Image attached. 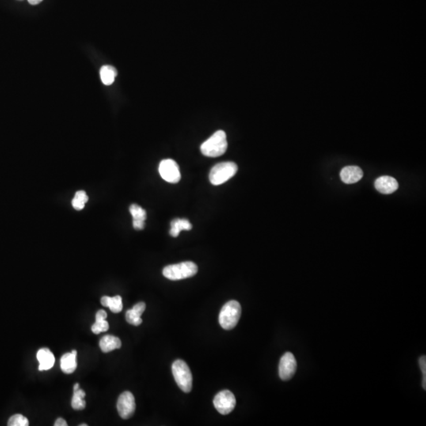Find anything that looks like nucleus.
<instances>
[{
	"label": "nucleus",
	"mask_w": 426,
	"mask_h": 426,
	"mask_svg": "<svg viewBox=\"0 0 426 426\" xmlns=\"http://www.w3.org/2000/svg\"><path fill=\"white\" fill-rule=\"evenodd\" d=\"M419 365H420L421 370L423 372L424 377H426V356H422L419 359Z\"/></svg>",
	"instance_id": "b1692460"
},
{
	"label": "nucleus",
	"mask_w": 426,
	"mask_h": 426,
	"mask_svg": "<svg viewBox=\"0 0 426 426\" xmlns=\"http://www.w3.org/2000/svg\"><path fill=\"white\" fill-rule=\"evenodd\" d=\"M130 212L133 216V226L135 230H143L145 228V221L146 219V212L138 205H131Z\"/></svg>",
	"instance_id": "ddd939ff"
},
{
	"label": "nucleus",
	"mask_w": 426,
	"mask_h": 426,
	"mask_svg": "<svg viewBox=\"0 0 426 426\" xmlns=\"http://www.w3.org/2000/svg\"><path fill=\"white\" fill-rule=\"evenodd\" d=\"M172 228L170 230V234L172 237H178L181 230H190L192 229V224L190 221L186 219H176L172 221L171 223Z\"/></svg>",
	"instance_id": "6ab92c4d"
},
{
	"label": "nucleus",
	"mask_w": 426,
	"mask_h": 426,
	"mask_svg": "<svg viewBox=\"0 0 426 426\" xmlns=\"http://www.w3.org/2000/svg\"><path fill=\"white\" fill-rule=\"evenodd\" d=\"M213 404L219 414L222 415H228L235 408V397L230 391H221L215 396Z\"/></svg>",
	"instance_id": "423d86ee"
},
{
	"label": "nucleus",
	"mask_w": 426,
	"mask_h": 426,
	"mask_svg": "<svg viewBox=\"0 0 426 426\" xmlns=\"http://www.w3.org/2000/svg\"><path fill=\"white\" fill-rule=\"evenodd\" d=\"M423 389H426V377H424V378H423Z\"/></svg>",
	"instance_id": "bb28decb"
},
{
	"label": "nucleus",
	"mask_w": 426,
	"mask_h": 426,
	"mask_svg": "<svg viewBox=\"0 0 426 426\" xmlns=\"http://www.w3.org/2000/svg\"><path fill=\"white\" fill-rule=\"evenodd\" d=\"M117 410L122 419H128L132 417L136 410V404L134 395L131 392L127 391L119 396Z\"/></svg>",
	"instance_id": "6e6552de"
},
{
	"label": "nucleus",
	"mask_w": 426,
	"mask_h": 426,
	"mask_svg": "<svg viewBox=\"0 0 426 426\" xmlns=\"http://www.w3.org/2000/svg\"><path fill=\"white\" fill-rule=\"evenodd\" d=\"M100 302L103 306L109 308L112 313H119L123 310V300L119 295L115 297H102Z\"/></svg>",
	"instance_id": "a211bd4d"
},
{
	"label": "nucleus",
	"mask_w": 426,
	"mask_h": 426,
	"mask_svg": "<svg viewBox=\"0 0 426 426\" xmlns=\"http://www.w3.org/2000/svg\"><path fill=\"white\" fill-rule=\"evenodd\" d=\"M363 177V172L356 166H347L340 172V179L346 184H353L360 181Z\"/></svg>",
	"instance_id": "9b49d317"
},
{
	"label": "nucleus",
	"mask_w": 426,
	"mask_h": 426,
	"mask_svg": "<svg viewBox=\"0 0 426 426\" xmlns=\"http://www.w3.org/2000/svg\"><path fill=\"white\" fill-rule=\"evenodd\" d=\"M85 392L82 389H77L74 390V395L72 398L71 407L73 409L76 411H81L84 410L86 407V402L84 400L85 398Z\"/></svg>",
	"instance_id": "412c9836"
},
{
	"label": "nucleus",
	"mask_w": 426,
	"mask_h": 426,
	"mask_svg": "<svg viewBox=\"0 0 426 426\" xmlns=\"http://www.w3.org/2000/svg\"><path fill=\"white\" fill-rule=\"evenodd\" d=\"M107 313L103 309L99 310L96 314V322L93 324L91 328L92 332L96 335L101 333V332H107L109 328V324L106 321L107 318Z\"/></svg>",
	"instance_id": "f3484780"
},
{
	"label": "nucleus",
	"mask_w": 426,
	"mask_h": 426,
	"mask_svg": "<svg viewBox=\"0 0 426 426\" xmlns=\"http://www.w3.org/2000/svg\"><path fill=\"white\" fill-rule=\"evenodd\" d=\"M226 135L222 130L216 131L201 146L202 154L209 157H220L226 153Z\"/></svg>",
	"instance_id": "f257e3e1"
},
{
	"label": "nucleus",
	"mask_w": 426,
	"mask_h": 426,
	"mask_svg": "<svg viewBox=\"0 0 426 426\" xmlns=\"http://www.w3.org/2000/svg\"><path fill=\"white\" fill-rule=\"evenodd\" d=\"M88 426V425H87V424H81V425H80V426Z\"/></svg>",
	"instance_id": "c85d7f7f"
},
{
	"label": "nucleus",
	"mask_w": 426,
	"mask_h": 426,
	"mask_svg": "<svg viewBox=\"0 0 426 426\" xmlns=\"http://www.w3.org/2000/svg\"><path fill=\"white\" fill-rule=\"evenodd\" d=\"M375 188L384 195H391L399 188V183L396 179L391 176H381L375 181Z\"/></svg>",
	"instance_id": "9d476101"
},
{
	"label": "nucleus",
	"mask_w": 426,
	"mask_h": 426,
	"mask_svg": "<svg viewBox=\"0 0 426 426\" xmlns=\"http://www.w3.org/2000/svg\"><path fill=\"white\" fill-rule=\"evenodd\" d=\"M297 370L296 359L292 353H285L279 365V375L282 381H289L292 378Z\"/></svg>",
	"instance_id": "1a4fd4ad"
},
{
	"label": "nucleus",
	"mask_w": 426,
	"mask_h": 426,
	"mask_svg": "<svg viewBox=\"0 0 426 426\" xmlns=\"http://www.w3.org/2000/svg\"><path fill=\"white\" fill-rule=\"evenodd\" d=\"M88 201H89V197L86 195L85 191H77L74 199L72 200V205H73L74 210L80 211V210H83L85 205L86 204Z\"/></svg>",
	"instance_id": "4be33fe9"
},
{
	"label": "nucleus",
	"mask_w": 426,
	"mask_h": 426,
	"mask_svg": "<svg viewBox=\"0 0 426 426\" xmlns=\"http://www.w3.org/2000/svg\"><path fill=\"white\" fill-rule=\"evenodd\" d=\"M28 2L29 3L32 4V5H37V4L41 2L43 0H28Z\"/></svg>",
	"instance_id": "a878e982"
},
{
	"label": "nucleus",
	"mask_w": 426,
	"mask_h": 426,
	"mask_svg": "<svg viewBox=\"0 0 426 426\" xmlns=\"http://www.w3.org/2000/svg\"><path fill=\"white\" fill-rule=\"evenodd\" d=\"M77 351L74 350L70 353L62 355L60 360L62 371L66 374H73L77 369Z\"/></svg>",
	"instance_id": "4468645a"
},
{
	"label": "nucleus",
	"mask_w": 426,
	"mask_h": 426,
	"mask_svg": "<svg viewBox=\"0 0 426 426\" xmlns=\"http://www.w3.org/2000/svg\"><path fill=\"white\" fill-rule=\"evenodd\" d=\"M55 426H67V423H66V421L64 419H62V418H59V419H57L55 421V424H54Z\"/></svg>",
	"instance_id": "393cba45"
},
{
	"label": "nucleus",
	"mask_w": 426,
	"mask_h": 426,
	"mask_svg": "<svg viewBox=\"0 0 426 426\" xmlns=\"http://www.w3.org/2000/svg\"><path fill=\"white\" fill-rule=\"evenodd\" d=\"M198 271V266L195 263L185 261L166 266L163 270V275L171 280H180L195 276Z\"/></svg>",
	"instance_id": "7ed1b4c3"
},
{
	"label": "nucleus",
	"mask_w": 426,
	"mask_h": 426,
	"mask_svg": "<svg viewBox=\"0 0 426 426\" xmlns=\"http://www.w3.org/2000/svg\"><path fill=\"white\" fill-rule=\"evenodd\" d=\"M122 346L119 338L116 336L107 335L102 337L100 341V347L104 353L111 352L114 350L119 349Z\"/></svg>",
	"instance_id": "dca6fc26"
},
{
	"label": "nucleus",
	"mask_w": 426,
	"mask_h": 426,
	"mask_svg": "<svg viewBox=\"0 0 426 426\" xmlns=\"http://www.w3.org/2000/svg\"><path fill=\"white\" fill-rule=\"evenodd\" d=\"M80 389L79 384H78V383L75 384V385H74V390H77V389Z\"/></svg>",
	"instance_id": "cd10ccee"
},
{
	"label": "nucleus",
	"mask_w": 426,
	"mask_h": 426,
	"mask_svg": "<svg viewBox=\"0 0 426 426\" xmlns=\"http://www.w3.org/2000/svg\"><path fill=\"white\" fill-rule=\"evenodd\" d=\"M241 314V307L239 302L234 300L226 302L219 313V324L225 330H231L238 324Z\"/></svg>",
	"instance_id": "f03ea898"
},
{
	"label": "nucleus",
	"mask_w": 426,
	"mask_h": 426,
	"mask_svg": "<svg viewBox=\"0 0 426 426\" xmlns=\"http://www.w3.org/2000/svg\"><path fill=\"white\" fill-rule=\"evenodd\" d=\"M238 172V166L234 162H222L212 168L210 180L214 186H219L234 177Z\"/></svg>",
	"instance_id": "39448f33"
},
{
	"label": "nucleus",
	"mask_w": 426,
	"mask_h": 426,
	"mask_svg": "<svg viewBox=\"0 0 426 426\" xmlns=\"http://www.w3.org/2000/svg\"><path fill=\"white\" fill-rule=\"evenodd\" d=\"M172 374L180 389L186 393L191 392L193 387V376L188 365L184 361L176 360L174 362Z\"/></svg>",
	"instance_id": "20e7f679"
},
{
	"label": "nucleus",
	"mask_w": 426,
	"mask_h": 426,
	"mask_svg": "<svg viewBox=\"0 0 426 426\" xmlns=\"http://www.w3.org/2000/svg\"><path fill=\"white\" fill-rule=\"evenodd\" d=\"M36 358L40 363L39 365L40 371L50 370L55 364V356L48 348H41L39 350L36 354Z\"/></svg>",
	"instance_id": "f8f14e48"
},
{
	"label": "nucleus",
	"mask_w": 426,
	"mask_h": 426,
	"mask_svg": "<svg viewBox=\"0 0 426 426\" xmlns=\"http://www.w3.org/2000/svg\"><path fill=\"white\" fill-rule=\"evenodd\" d=\"M117 74V70L112 66H104L100 69V78L105 85L113 84Z\"/></svg>",
	"instance_id": "aec40b11"
},
{
	"label": "nucleus",
	"mask_w": 426,
	"mask_h": 426,
	"mask_svg": "<svg viewBox=\"0 0 426 426\" xmlns=\"http://www.w3.org/2000/svg\"><path fill=\"white\" fill-rule=\"evenodd\" d=\"M159 172L162 179L170 183H177L181 179V173L177 163L171 159L161 161L159 167Z\"/></svg>",
	"instance_id": "0eeeda50"
},
{
	"label": "nucleus",
	"mask_w": 426,
	"mask_h": 426,
	"mask_svg": "<svg viewBox=\"0 0 426 426\" xmlns=\"http://www.w3.org/2000/svg\"><path fill=\"white\" fill-rule=\"evenodd\" d=\"M7 425L9 426H28L29 423L25 416L21 415H14L9 418Z\"/></svg>",
	"instance_id": "5701e85b"
},
{
	"label": "nucleus",
	"mask_w": 426,
	"mask_h": 426,
	"mask_svg": "<svg viewBox=\"0 0 426 426\" xmlns=\"http://www.w3.org/2000/svg\"><path fill=\"white\" fill-rule=\"evenodd\" d=\"M145 302H138L131 309H129L128 311L126 313V319L129 324H132L134 326H139L140 324L142 323V319L141 318V316L142 313L145 312Z\"/></svg>",
	"instance_id": "2eb2a0df"
}]
</instances>
